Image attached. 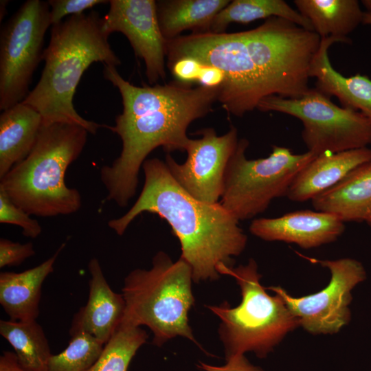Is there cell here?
<instances>
[{
  "label": "cell",
  "mask_w": 371,
  "mask_h": 371,
  "mask_svg": "<svg viewBox=\"0 0 371 371\" xmlns=\"http://www.w3.org/2000/svg\"><path fill=\"white\" fill-rule=\"evenodd\" d=\"M321 43L313 31L286 19H267L236 33L193 32L166 41L168 65L190 57L221 69L225 80L217 100L241 117L265 98H298L309 89V70Z\"/></svg>",
  "instance_id": "obj_1"
},
{
  "label": "cell",
  "mask_w": 371,
  "mask_h": 371,
  "mask_svg": "<svg viewBox=\"0 0 371 371\" xmlns=\"http://www.w3.org/2000/svg\"><path fill=\"white\" fill-rule=\"evenodd\" d=\"M104 76L117 87L123 110L113 126H106L122 140L120 155L100 170L106 199L126 207L135 196L138 175L147 156L162 146L167 152L185 151L186 134L195 120L212 111L219 87H191L180 82L137 87L124 80L115 67L104 65Z\"/></svg>",
  "instance_id": "obj_2"
},
{
  "label": "cell",
  "mask_w": 371,
  "mask_h": 371,
  "mask_svg": "<svg viewBox=\"0 0 371 371\" xmlns=\"http://www.w3.org/2000/svg\"><path fill=\"white\" fill-rule=\"evenodd\" d=\"M144 183L131 207L107 225L122 236L144 212L165 220L178 238L181 258L190 267L193 281L216 280L222 267H234V257L245 249L247 236L239 221L220 202L201 201L185 190L171 175L166 162L148 159L143 165Z\"/></svg>",
  "instance_id": "obj_3"
},
{
  "label": "cell",
  "mask_w": 371,
  "mask_h": 371,
  "mask_svg": "<svg viewBox=\"0 0 371 371\" xmlns=\"http://www.w3.org/2000/svg\"><path fill=\"white\" fill-rule=\"evenodd\" d=\"M102 17L95 11L72 15L52 26L44 50L45 66L35 87L23 101L41 115L43 125L68 123L95 135L100 124L85 119L76 111L73 98L84 72L95 62L117 67L120 58L109 43Z\"/></svg>",
  "instance_id": "obj_4"
},
{
  "label": "cell",
  "mask_w": 371,
  "mask_h": 371,
  "mask_svg": "<svg viewBox=\"0 0 371 371\" xmlns=\"http://www.w3.org/2000/svg\"><path fill=\"white\" fill-rule=\"evenodd\" d=\"M88 133L73 124L42 125L27 157L0 179V190L31 216L76 213L82 206L81 194L67 186L65 173L83 150Z\"/></svg>",
  "instance_id": "obj_5"
},
{
  "label": "cell",
  "mask_w": 371,
  "mask_h": 371,
  "mask_svg": "<svg viewBox=\"0 0 371 371\" xmlns=\"http://www.w3.org/2000/svg\"><path fill=\"white\" fill-rule=\"evenodd\" d=\"M192 281V269L186 261L180 258L173 262L165 252H157L149 269H135L125 277L122 322L147 326L157 346L177 336L200 346L188 322L194 304Z\"/></svg>",
  "instance_id": "obj_6"
},
{
  "label": "cell",
  "mask_w": 371,
  "mask_h": 371,
  "mask_svg": "<svg viewBox=\"0 0 371 371\" xmlns=\"http://www.w3.org/2000/svg\"><path fill=\"white\" fill-rule=\"evenodd\" d=\"M218 273L232 276L242 296L240 304L235 307L227 302L207 306L221 320L218 332L225 359L249 352L265 358L286 335L300 326L282 298L266 292L253 258L237 267H222Z\"/></svg>",
  "instance_id": "obj_7"
},
{
  "label": "cell",
  "mask_w": 371,
  "mask_h": 371,
  "mask_svg": "<svg viewBox=\"0 0 371 371\" xmlns=\"http://www.w3.org/2000/svg\"><path fill=\"white\" fill-rule=\"evenodd\" d=\"M246 139L238 140L224 177L221 204L239 221L265 212L276 198L286 196L297 174L317 156L307 151L293 154L288 148L273 146L265 158L248 159Z\"/></svg>",
  "instance_id": "obj_8"
},
{
  "label": "cell",
  "mask_w": 371,
  "mask_h": 371,
  "mask_svg": "<svg viewBox=\"0 0 371 371\" xmlns=\"http://www.w3.org/2000/svg\"><path fill=\"white\" fill-rule=\"evenodd\" d=\"M261 111H276L300 120L302 138L308 151L316 156L368 147L371 144V122L359 111L334 104L316 88L298 98L277 95L264 98Z\"/></svg>",
  "instance_id": "obj_9"
},
{
  "label": "cell",
  "mask_w": 371,
  "mask_h": 371,
  "mask_svg": "<svg viewBox=\"0 0 371 371\" xmlns=\"http://www.w3.org/2000/svg\"><path fill=\"white\" fill-rule=\"evenodd\" d=\"M52 25L48 1H26L3 25L0 36V109L23 102L43 60L44 38Z\"/></svg>",
  "instance_id": "obj_10"
},
{
  "label": "cell",
  "mask_w": 371,
  "mask_h": 371,
  "mask_svg": "<svg viewBox=\"0 0 371 371\" xmlns=\"http://www.w3.org/2000/svg\"><path fill=\"white\" fill-rule=\"evenodd\" d=\"M317 262L331 274L328 284L317 293L295 297L279 286L267 289L282 298L306 330L314 335L333 334L350 322L351 292L366 280V271L359 261L349 258Z\"/></svg>",
  "instance_id": "obj_11"
},
{
  "label": "cell",
  "mask_w": 371,
  "mask_h": 371,
  "mask_svg": "<svg viewBox=\"0 0 371 371\" xmlns=\"http://www.w3.org/2000/svg\"><path fill=\"white\" fill-rule=\"evenodd\" d=\"M198 133L201 137L190 139L184 163L178 164L170 155L165 162L175 181L190 194L205 203H218L225 170L238 142L237 130L232 126L220 136L212 128Z\"/></svg>",
  "instance_id": "obj_12"
},
{
  "label": "cell",
  "mask_w": 371,
  "mask_h": 371,
  "mask_svg": "<svg viewBox=\"0 0 371 371\" xmlns=\"http://www.w3.org/2000/svg\"><path fill=\"white\" fill-rule=\"evenodd\" d=\"M109 12L102 17L104 32H118L129 41L135 54L146 65L150 85L166 78V42L157 17V2L153 0H111Z\"/></svg>",
  "instance_id": "obj_13"
},
{
  "label": "cell",
  "mask_w": 371,
  "mask_h": 371,
  "mask_svg": "<svg viewBox=\"0 0 371 371\" xmlns=\"http://www.w3.org/2000/svg\"><path fill=\"white\" fill-rule=\"evenodd\" d=\"M344 223L330 213L300 210L277 218H256L249 231L266 241L295 243L311 249L335 241L345 231Z\"/></svg>",
  "instance_id": "obj_14"
},
{
  "label": "cell",
  "mask_w": 371,
  "mask_h": 371,
  "mask_svg": "<svg viewBox=\"0 0 371 371\" xmlns=\"http://www.w3.org/2000/svg\"><path fill=\"white\" fill-rule=\"evenodd\" d=\"M88 270V300L74 315L69 334L83 331L105 344L121 324L126 303L123 295L110 287L98 258L90 260Z\"/></svg>",
  "instance_id": "obj_15"
},
{
  "label": "cell",
  "mask_w": 371,
  "mask_h": 371,
  "mask_svg": "<svg viewBox=\"0 0 371 371\" xmlns=\"http://www.w3.org/2000/svg\"><path fill=\"white\" fill-rule=\"evenodd\" d=\"M335 43H349L334 36L321 38L309 70L310 77L316 79L315 88L328 98L335 96L343 107L360 112L371 122V80L360 74L345 77L333 68L328 49Z\"/></svg>",
  "instance_id": "obj_16"
},
{
  "label": "cell",
  "mask_w": 371,
  "mask_h": 371,
  "mask_svg": "<svg viewBox=\"0 0 371 371\" xmlns=\"http://www.w3.org/2000/svg\"><path fill=\"white\" fill-rule=\"evenodd\" d=\"M370 159L371 148L368 147L317 156L297 174L286 196L294 202L311 201Z\"/></svg>",
  "instance_id": "obj_17"
},
{
  "label": "cell",
  "mask_w": 371,
  "mask_h": 371,
  "mask_svg": "<svg viewBox=\"0 0 371 371\" xmlns=\"http://www.w3.org/2000/svg\"><path fill=\"white\" fill-rule=\"evenodd\" d=\"M58 250L40 265L24 271L0 273V304L12 321L36 320L39 315L41 289L47 277L54 271L60 252Z\"/></svg>",
  "instance_id": "obj_18"
},
{
  "label": "cell",
  "mask_w": 371,
  "mask_h": 371,
  "mask_svg": "<svg viewBox=\"0 0 371 371\" xmlns=\"http://www.w3.org/2000/svg\"><path fill=\"white\" fill-rule=\"evenodd\" d=\"M311 203L316 211L335 214L344 223L365 222L371 213V159L355 168Z\"/></svg>",
  "instance_id": "obj_19"
},
{
  "label": "cell",
  "mask_w": 371,
  "mask_h": 371,
  "mask_svg": "<svg viewBox=\"0 0 371 371\" xmlns=\"http://www.w3.org/2000/svg\"><path fill=\"white\" fill-rule=\"evenodd\" d=\"M42 125L41 114L23 102L3 111L0 115V179L27 157Z\"/></svg>",
  "instance_id": "obj_20"
},
{
  "label": "cell",
  "mask_w": 371,
  "mask_h": 371,
  "mask_svg": "<svg viewBox=\"0 0 371 371\" xmlns=\"http://www.w3.org/2000/svg\"><path fill=\"white\" fill-rule=\"evenodd\" d=\"M293 3L321 38L334 36L350 43L347 36L362 23L363 12L357 0H295Z\"/></svg>",
  "instance_id": "obj_21"
},
{
  "label": "cell",
  "mask_w": 371,
  "mask_h": 371,
  "mask_svg": "<svg viewBox=\"0 0 371 371\" xmlns=\"http://www.w3.org/2000/svg\"><path fill=\"white\" fill-rule=\"evenodd\" d=\"M157 2L161 34L166 41L177 38L184 30L206 32L214 16L229 3L228 0H171Z\"/></svg>",
  "instance_id": "obj_22"
},
{
  "label": "cell",
  "mask_w": 371,
  "mask_h": 371,
  "mask_svg": "<svg viewBox=\"0 0 371 371\" xmlns=\"http://www.w3.org/2000/svg\"><path fill=\"white\" fill-rule=\"evenodd\" d=\"M0 334L12 346L25 371H47L52 355L42 326L36 320H0Z\"/></svg>",
  "instance_id": "obj_23"
},
{
  "label": "cell",
  "mask_w": 371,
  "mask_h": 371,
  "mask_svg": "<svg viewBox=\"0 0 371 371\" xmlns=\"http://www.w3.org/2000/svg\"><path fill=\"white\" fill-rule=\"evenodd\" d=\"M271 17L282 18L313 31L310 21L283 0H234L214 16L208 32L223 33L232 22L248 23Z\"/></svg>",
  "instance_id": "obj_24"
},
{
  "label": "cell",
  "mask_w": 371,
  "mask_h": 371,
  "mask_svg": "<svg viewBox=\"0 0 371 371\" xmlns=\"http://www.w3.org/2000/svg\"><path fill=\"white\" fill-rule=\"evenodd\" d=\"M148 338L140 327L122 322L89 371H127L137 350Z\"/></svg>",
  "instance_id": "obj_25"
},
{
  "label": "cell",
  "mask_w": 371,
  "mask_h": 371,
  "mask_svg": "<svg viewBox=\"0 0 371 371\" xmlns=\"http://www.w3.org/2000/svg\"><path fill=\"white\" fill-rule=\"evenodd\" d=\"M70 335L65 349L52 355L47 371H89L100 356L104 346L103 342L83 331Z\"/></svg>",
  "instance_id": "obj_26"
},
{
  "label": "cell",
  "mask_w": 371,
  "mask_h": 371,
  "mask_svg": "<svg viewBox=\"0 0 371 371\" xmlns=\"http://www.w3.org/2000/svg\"><path fill=\"white\" fill-rule=\"evenodd\" d=\"M0 223L20 227L23 236L37 238L42 227L36 219L32 218L23 208L14 203L8 195L0 190Z\"/></svg>",
  "instance_id": "obj_27"
},
{
  "label": "cell",
  "mask_w": 371,
  "mask_h": 371,
  "mask_svg": "<svg viewBox=\"0 0 371 371\" xmlns=\"http://www.w3.org/2000/svg\"><path fill=\"white\" fill-rule=\"evenodd\" d=\"M109 1L103 0H49V16L52 26L62 21L67 15H76L84 11Z\"/></svg>",
  "instance_id": "obj_28"
},
{
  "label": "cell",
  "mask_w": 371,
  "mask_h": 371,
  "mask_svg": "<svg viewBox=\"0 0 371 371\" xmlns=\"http://www.w3.org/2000/svg\"><path fill=\"white\" fill-rule=\"evenodd\" d=\"M33 243H20L9 239H0V268L18 266L35 254Z\"/></svg>",
  "instance_id": "obj_29"
},
{
  "label": "cell",
  "mask_w": 371,
  "mask_h": 371,
  "mask_svg": "<svg viewBox=\"0 0 371 371\" xmlns=\"http://www.w3.org/2000/svg\"><path fill=\"white\" fill-rule=\"evenodd\" d=\"M168 65L178 82L190 85L197 82L202 68L198 60L190 57L179 58Z\"/></svg>",
  "instance_id": "obj_30"
},
{
  "label": "cell",
  "mask_w": 371,
  "mask_h": 371,
  "mask_svg": "<svg viewBox=\"0 0 371 371\" xmlns=\"http://www.w3.org/2000/svg\"><path fill=\"white\" fill-rule=\"evenodd\" d=\"M197 367L204 371H265L251 364L245 355H238L226 359L223 366H216L199 362Z\"/></svg>",
  "instance_id": "obj_31"
},
{
  "label": "cell",
  "mask_w": 371,
  "mask_h": 371,
  "mask_svg": "<svg viewBox=\"0 0 371 371\" xmlns=\"http://www.w3.org/2000/svg\"><path fill=\"white\" fill-rule=\"evenodd\" d=\"M225 76L223 72L214 67L202 65L197 82L200 86L216 88L223 83Z\"/></svg>",
  "instance_id": "obj_32"
},
{
  "label": "cell",
  "mask_w": 371,
  "mask_h": 371,
  "mask_svg": "<svg viewBox=\"0 0 371 371\" xmlns=\"http://www.w3.org/2000/svg\"><path fill=\"white\" fill-rule=\"evenodd\" d=\"M0 371H25L19 365L14 352L4 351L0 357Z\"/></svg>",
  "instance_id": "obj_33"
},
{
  "label": "cell",
  "mask_w": 371,
  "mask_h": 371,
  "mask_svg": "<svg viewBox=\"0 0 371 371\" xmlns=\"http://www.w3.org/2000/svg\"><path fill=\"white\" fill-rule=\"evenodd\" d=\"M362 23L371 26V13L363 12Z\"/></svg>",
  "instance_id": "obj_34"
},
{
  "label": "cell",
  "mask_w": 371,
  "mask_h": 371,
  "mask_svg": "<svg viewBox=\"0 0 371 371\" xmlns=\"http://www.w3.org/2000/svg\"><path fill=\"white\" fill-rule=\"evenodd\" d=\"M361 3L368 10V12L371 13V0H363Z\"/></svg>",
  "instance_id": "obj_35"
},
{
  "label": "cell",
  "mask_w": 371,
  "mask_h": 371,
  "mask_svg": "<svg viewBox=\"0 0 371 371\" xmlns=\"http://www.w3.org/2000/svg\"><path fill=\"white\" fill-rule=\"evenodd\" d=\"M368 226L371 227V213L369 214V216L367 217L366 221H365Z\"/></svg>",
  "instance_id": "obj_36"
}]
</instances>
